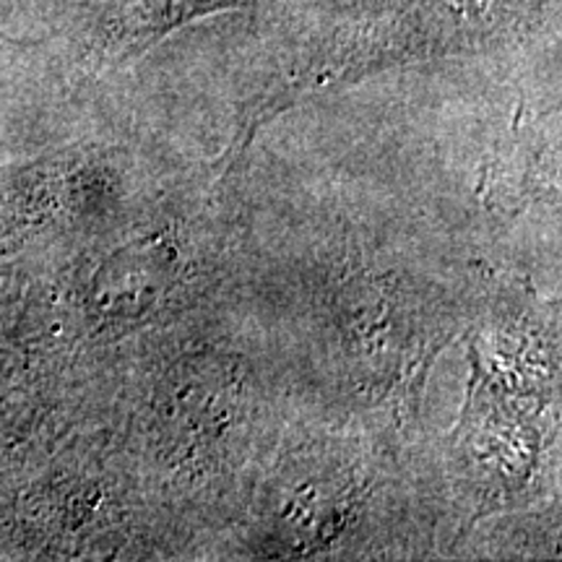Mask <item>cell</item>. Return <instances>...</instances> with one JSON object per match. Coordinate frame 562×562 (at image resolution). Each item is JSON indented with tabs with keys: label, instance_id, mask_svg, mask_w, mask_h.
<instances>
[{
	"label": "cell",
	"instance_id": "obj_1",
	"mask_svg": "<svg viewBox=\"0 0 562 562\" xmlns=\"http://www.w3.org/2000/svg\"><path fill=\"white\" fill-rule=\"evenodd\" d=\"M547 404L513 391L472 362L451 463L459 490L476 518L531 501L544 456L539 409Z\"/></svg>",
	"mask_w": 562,
	"mask_h": 562
},
{
	"label": "cell",
	"instance_id": "obj_3",
	"mask_svg": "<svg viewBox=\"0 0 562 562\" xmlns=\"http://www.w3.org/2000/svg\"><path fill=\"white\" fill-rule=\"evenodd\" d=\"M186 252L178 232L151 229L104 258L91 279V307L104 321H140L178 297L186 279Z\"/></svg>",
	"mask_w": 562,
	"mask_h": 562
},
{
	"label": "cell",
	"instance_id": "obj_4",
	"mask_svg": "<svg viewBox=\"0 0 562 562\" xmlns=\"http://www.w3.org/2000/svg\"><path fill=\"white\" fill-rule=\"evenodd\" d=\"M252 3L256 0H112L91 26L89 53L100 66H125L193 21Z\"/></svg>",
	"mask_w": 562,
	"mask_h": 562
},
{
	"label": "cell",
	"instance_id": "obj_5",
	"mask_svg": "<svg viewBox=\"0 0 562 562\" xmlns=\"http://www.w3.org/2000/svg\"><path fill=\"white\" fill-rule=\"evenodd\" d=\"M47 175L37 165L0 170V256L13 252L34 227Z\"/></svg>",
	"mask_w": 562,
	"mask_h": 562
},
{
	"label": "cell",
	"instance_id": "obj_2",
	"mask_svg": "<svg viewBox=\"0 0 562 562\" xmlns=\"http://www.w3.org/2000/svg\"><path fill=\"white\" fill-rule=\"evenodd\" d=\"M355 461L331 469V461L305 459L273 490V526L279 547L297 554L315 552L341 537L351 518L360 513L364 480Z\"/></svg>",
	"mask_w": 562,
	"mask_h": 562
}]
</instances>
